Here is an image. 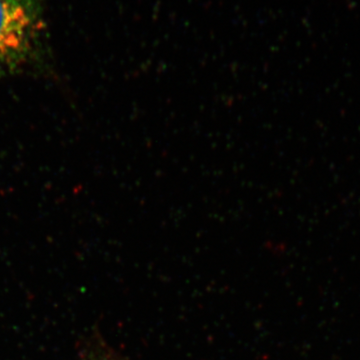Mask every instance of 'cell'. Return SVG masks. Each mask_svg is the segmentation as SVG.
<instances>
[{
    "label": "cell",
    "mask_w": 360,
    "mask_h": 360,
    "mask_svg": "<svg viewBox=\"0 0 360 360\" xmlns=\"http://www.w3.org/2000/svg\"><path fill=\"white\" fill-rule=\"evenodd\" d=\"M37 32L32 0H0V75L15 70L28 60Z\"/></svg>",
    "instance_id": "1"
},
{
    "label": "cell",
    "mask_w": 360,
    "mask_h": 360,
    "mask_svg": "<svg viewBox=\"0 0 360 360\" xmlns=\"http://www.w3.org/2000/svg\"><path fill=\"white\" fill-rule=\"evenodd\" d=\"M97 360H117V359H111V357H103V359H97Z\"/></svg>",
    "instance_id": "2"
}]
</instances>
